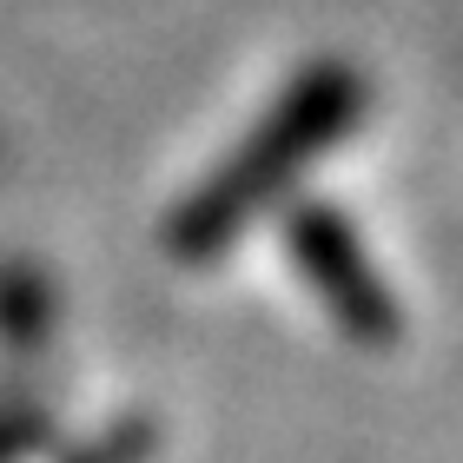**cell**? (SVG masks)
<instances>
[{
	"mask_svg": "<svg viewBox=\"0 0 463 463\" xmlns=\"http://www.w3.org/2000/svg\"><path fill=\"white\" fill-rule=\"evenodd\" d=\"M357 113H364V80L351 67H338V60L305 67L279 93V107L259 119V133L173 213L165 251H173L179 265H213L219 251H232V239L285 193L291 173H305L311 159H325Z\"/></svg>",
	"mask_w": 463,
	"mask_h": 463,
	"instance_id": "cell-1",
	"label": "cell"
},
{
	"mask_svg": "<svg viewBox=\"0 0 463 463\" xmlns=\"http://www.w3.org/2000/svg\"><path fill=\"white\" fill-rule=\"evenodd\" d=\"M285 251H291V265L311 279L318 305L331 311V325H338L345 338L391 345L397 331H404L384 271H377L371 251L357 245V232L345 225V213H331V205H318V199L291 205L285 213Z\"/></svg>",
	"mask_w": 463,
	"mask_h": 463,
	"instance_id": "cell-2",
	"label": "cell"
}]
</instances>
